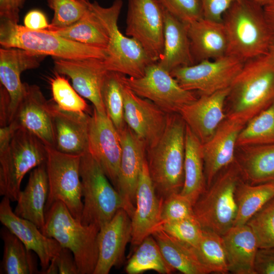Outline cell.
<instances>
[{
  "label": "cell",
  "instance_id": "f5cc1de1",
  "mask_svg": "<svg viewBox=\"0 0 274 274\" xmlns=\"http://www.w3.org/2000/svg\"><path fill=\"white\" fill-rule=\"evenodd\" d=\"M266 20L274 35V0L263 7Z\"/></svg>",
  "mask_w": 274,
  "mask_h": 274
},
{
  "label": "cell",
  "instance_id": "5b68a950",
  "mask_svg": "<svg viewBox=\"0 0 274 274\" xmlns=\"http://www.w3.org/2000/svg\"><path fill=\"white\" fill-rule=\"evenodd\" d=\"M1 47L16 48L64 59H106L107 49L71 41L47 29L33 30L1 19Z\"/></svg>",
  "mask_w": 274,
  "mask_h": 274
},
{
  "label": "cell",
  "instance_id": "6da1fadb",
  "mask_svg": "<svg viewBox=\"0 0 274 274\" xmlns=\"http://www.w3.org/2000/svg\"><path fill=\"white\" fill-rule=\"evenodd\" d=\"M274 102V63L268 54L250 59L229 87L226 118L245 124Z\"/></svg>",
  "mask_w": 274,
  "mask_h": 274
},
{
  "label": "cell",
  "instance_id": "7dc6e473",
  "mask_svg": "<svg viewBox=\"0 0 274 274\" xmlns=\"http://www.w3.org/2000/svg\"><path fill=\"white\" fill-rule=\"evenodd\" d=\"M254 274H274V247L258 248L254 263Z\"/></svg>",
  "mask_w": 274,
  "mask_h": 274
},
{
  "label": "cell",
  "instance_id": "74e56055",
  "mask_svg": "<svg viewBox=\"0 0 274 274\" xmlns=\"http://www.w3.org/2000/svg\"><path fill=\"white\" fill-rule=\"evenodd\" d=\"M274 143V102L251 119L240 131L236 147Z\"/></svg>",
  "mask_w": 274,
  "mask_h": 274
},
{
  "label": "cell",
  "instance_id": "d590c367",
  "mask_svg": "<svg viewBox=\"0 0 274 274\" xmlns=\"http://www.w3.org/2000/svg\"><path fill=\"white\" fill-rule=\"evenodd\" d=\"M154 270L160 274H170L176 271L163 257L154 237L150 235L137 246L125 267L128 274H140Z\"/></svg>",
  "mask_w": 274,
  "mask_h": 274
},
{
  "label": "cell",
  "instance_id": "d6986e66",
  "mask_svg": "<svg viewBox=\"0 0 274 274\" xmlns=\"http://www.w3.org/2000/svg\"><path fill=\"white\" fill-rule=\"evenodd\" d=\"M131 218L123 209L100 227L97 235L98 256L93 274H108L123 261L126 247L131 238Z\"/></svg>",
  "mask_w": 274,
  "mask_h": 274
},
{
  "label": "cell",
  "instance_id": "30bf717a",
  "mask_svg": "<svg viewBox=\"0 0 274 274\" xmlns=\"http://www.w3.org/2000/svg\"><path fill=\"white\" fill-rule=\"evenodd\" d=\"M122 79L136 94L152 101L168 114L179 113L183 107L198 97L194 91L183 88L157 62L148 65L140 77L122 75Z\"/></svg>",
  "mask_w": 274,
  "mask_h": 274
},
{
  "label": "cell",
  "instance_id": "ffe728a7",
  "mask_svg": "<svg viewBox=\"0 0 274 274\" xmlns=\"http://www.w3.org/2000/svg\"><path fill=\"white\" fill-rule=\"evenodd\" d=\"M10 201L7 197H3L1 201V222L15 235L27 249L36 253L40 260L41 273L43 274L61 247L56 240L44 235L33 222L17 215L12 210Z\"/></svg>",
  "mask_w": 274,
  "mask_h": 274
},
{
  "label": "cell",
  "instance_id": "816d5d0a",
  "mask_svg": "<svg viewBox=\"0 0 274 274\" xmlns=\"http://www.w3.org/2000/svg\"><path fill=\"white\" fill-rule=\"evenodd\" d=\"M19 128L18 125L14 121L6 126L1 127L0 153L7 149L16 131Z\"/></svg>",
  "mask_w": 274,
  "mask_h": 274
},
{
  "label": "cell",
  "instance_id": "db71d44e",
  "mask_svg": "<svg viewBox=\"0 0 274 274\" xmlns=\"http://www.w3.org/2000/svg\"><path fill=\"white\" fill-rule=\"evenodd\" d=\"M58 273V268L54 256L51 259L47 269L43 274H57Z\"/></svg>",
  "mask_w": 274,
  "mask_h": 274
},
{
  "label": "cell",
  "instance_id": "277c9868",
  "mask_svg": "<svg viewBox=\"0 0 274 274\" xmlns=\"http://www.w3.org/2000/svg\"><path fill=\"white\" fill-rule=\"evenodd\" d=\"M99 229L94 224H83L62 201H57L46 211L45 223L40 229L44 235L72 252L80 274H93L98 256Z\"/></svg>",
  "mask_w": 274,
  "mask_h": 274
},
{
  "label": "cell",
  "instance_id": "ba28073f",
  "mask_svg": "<svg viewBox=\"0 0 274 274\" xmlns=\"http://www.w3.org/2000/svg\"><path fill=\"white\" fill-rule=\"evenodd\" d=\"M46 158V145L27 130L18 129L8 147L0 153V195L16 201L24 176Z\"/></svg>",
  "mask_w": 274,
  "mask_h": 274
},
{
  "label": "cell",
  "instance_id": "44dd1931",
  "mask_svg": "<svg viewBox=\"0 0 274 274\" xmlns=\"http://www.w3.org/2000/svg\"><path fill=\"white\" fill-rule=\"evenodd\" d=\"M46 56L16 48H0V81L9 96V124L13 119L24 92L21 73L38 68Z\"/></svg>",
  "mask_w": 274,
  "mask_h": 274
},
{
  "label": "cell",
  "instance_id": "ee69618b",
  "mask_svg": "<svg viewBox=\"0 0 274 274\" xmlns=\"http://www.w3.org/2000/svg\"><path fill=\"white\" fill-rule=\"evenodd\" d=\"M193 206L191 202L180 192L168 196L162 200L160 227L166 223L194 216Z\"/></svg>",
  "mask_w": 274,
  "mask_h": 274
},
{
  "label": "cell",
  "instance_id": "e0dca14e",
  "mask_svg": "<svg viewBox=\"0 0 274 274\" xmlns=\"http://www.w3.org/2000/svg\"><path fill=\"white\" fill-rule=\"evenodd\" d=\"M56 73L68 76L80 95L89 100L98 112L106 114L101 97V88L108 71L104 59H64L54 58Z\"/></svg>",
  "mask_w": 274,
  "mask_h": 274
},
{
  "label": "cell",
  "instance_id": "4316f807",
  "mask_svg": "<svg viewBox=\"0 0 274 274\" xmlns=\"http://www.w3.org/2000/svg\"><path fill=\"white\" fill-rule=\"evenodd\" d=\"M188 32L195 63L227 55L228 41L222 21L202 18L188 24Z\"/></svg>",
  "mask_w": 274,
  "mask_h": 274
},
{
  "label": "cell",
  "instance_id": "5bb4252c",
  "mask_svg": "<svg viewBox=\"0 0 274 274\" xmlns=\"http://www.w3.org/2000/svg\"><path fill=\"white\" fill-rule=\"evenodd\" d=\"M88 152L116 188L122 154L119 134L108 115L94 107L89 125Z\"/></svg>",
  "mask_w": 274,
  "mask_h": 274
},
{
  "label": "cell",
  "instance_id": "7c38bea8",
  "mask_svg": "<svg viewBox=\"0 0 274 274\" xmlns=\"http://www.w3.org/2000/svg\"><path fill=\"white\" fill-rule=\"evenodd\" d=\"M164 9L158 0H128L126 35L157 62L163 52Z\"/></svg>",
  "mask_w": 274,
  "mask_h": 274
},
{
  "label": "cell",
  "instance_id": "f1b7e54d",
  "mask_svg": "<svg viewBox=\"0 0 274 274\" xmlns=\"http://www.w3.org/2000/svg\"><path fill=\"white\" fill-rule=\"evenodd\" d=\"M49 190L45 162L30 173L25 188L19 193L14 213L41 229L45 223V207Z\"/></svg>",
  "mask_w": 274,
  "mask_h": 274
},
{
  "label": "cell",
  "instance_id": "836d02e7",
  "mask_svg": "<svg viewBox=\"0 0 274 274\" xmlns=\"http://www.w3.org/2000/svg\"><path fill=\"white\" fill-rule=\"evenodd\" d=\"M1 236L4 242L1 273H41L33 251L27 249L15 235L4 226L1 230Z\"/></svg>",
  "mask_w": 274,
  "mask_h": 274
},
{
  "label": "cell",
  "instance_id": "7bdbcfd3",
  "mask_svg": "<svg viewBox=\"0 0 274 274\" xmlns=\"http://www.w3.org/2000/svg\"><path fill=\"white\" fill-rule=\"evenodd\" d=\"M159 228L179 241L194 247L199 242L203 231V229L194 216L164 223Z\"/></svg>",
  "mask_w": 274,
  "mask_h": 274
},
{
  "label": "cell",
  "instance_id": "d4e9b609",
  "mask_svg": "<svg viewBox=\"0 0 274 274\" xmlns=\"http://www.w3.org/2000/svg\"><path fill=\"white\" fill-rule=\"evenodd\" d=\"M244 126L226 118L211 138L202 144L207 188L222 169L234 161L237 138Z\"/></svg>",
  "mask_w": 274,
  "mask_h": 274
},
{
  "label": "cell",
  "instance_id": "cb8c5ba5",
  "mask_svg": "<svg viewBox=\"0 0 274 274\" xmlns=\"http://www.w3.org/2000/svg\"><path fill=\"white\" fill-rule=\"evenodd\" d=\"M117 22L115 21L111 26L107 56L104 59L106 67L108 71L128 77H140L147 66L155 62L138 41L121 32Z\"/></svg>",
  "mask_w": 274,
  "mask_h": 274
},
{
  "label": "cell",
  "instance_id": "681fc988",
  "mask_svg": "<svg viewBox=\"0 0 274 274\" xmlns=\"http://www.w3.org/2000/svg\"><path fill=\"white\" fill-rule=\"evenodd\" d=\"M26 0H0V18L18 23L19 13Z\"/></svg>",
  "mask_w": 274,
  "mask_h": 274
},
{
  "label": "cell",
  "instance_id": "bcb514c9",
  "mask_svg": "<svg viewBox=\"0 0 274 274\" xmlns=\"http://www.w3.org/2000/svg\"><path fill=\"white\" fill-rule=\"evenodd\" d=\"M239 0H200L203 18L222 22L224 14L231 5Z\"/></svg>",
  "mask_w": 274,
  "mask_h": 274
},
{
  "label": "cell",
  "instance_id": "1f68e13d",
  "mask_svg": "<svg viewBox=\"0 0 274 274\" xmlns=\"http://www.w3.org/2000/svg\"><path fill=\"white\" fill-rule=\"evenodd\" d=\"M202 143L186 125L184 181L180 193L193 204L207 189Z\"/></svg>",
  "mask_w": 274,
  "mask_h": 274
},
{
  "label": "cell",
  "instance_id": "9c48e42d",
  "mask_svg": "<svg viewBox=\"0 0 274 274\" xmlns=\"http://www.w3.org/2000/svg\"><path fill=\"white\" fill-rule=\"evenodd\" d=\"M46 146V167L49 194L46 211L57 201H62L71 214L81 221L83 201L80 162L82 155L66 154Z\"/></svg>",
  "mask_w": 274,
  "mask_h": 274
},
{
  "label": "cell",
  "instance_id": "603a6c76",
  "mask_svg": "<svg viewBox=\"0 0 274 274\" xmlns=\"http://www.w3.org/2000/svg\"><path fill=\"white\" fill-rule=\"evenodd\" d=\"M162 200L156 192L146 159L139 177L135 210L131 217L132 246H138L159 228Z\"/></svg>",
  "mask_w": 274,
  "mask_h": 274
},
{
  "label": "cell",
  "instance_id": "4dcf8cb0",
  "mask_svg": "<svg viewBox=\"0 0 274 274\" xmlns=\"http://www.w3.org/2000/svg\"><path fill=\"white\" fill-rule=\"evenodd\" d=\"M236 149L235 161L245 182L251 185L274 182V143Z\"/></svg>",
  "mask_w": 274,
  "mask_h": 274
},
{
  "label": "cell",
  "instance_id": "8d00e7d4",
  "mask_svg": "<svg viewBox=\"0 0 274 274\" xmlns=\"http://www.w3.org/2000/svg\"><path fill=\"white\" fill-rule=\"evenodd\" d=\"M194 248L200 261L209 273L229 272L222 235L211 230L203 229L200 240Z\"/></svg>",
  "mask_w": 274,
  "mask_h": 274
},
{
  "label": "cell",
  "instance_id": "3957f363",
  "mask_svg": "<svg viewBox=\"0 0 274 274\" xmlns=\"http://www.w3.org/2000/svg\"><path fill=\"white\" fill-rule=\"evenodd\" d=\"M222 22L228 41L227 55L245 62L268 54L274 35L263 7L252 0H239L224 14Z\"/></svg>",
  "mask_w": 274,
  "mask_h": 274
},
{
  "label": "cell",
  "instance_id": "484cf974",
  "mask_svg": "<svg viewBox=\"0 0 274 274\" xmlns=\"http://www.w3.org/2000/svg\"><path fill=\"white\" fill-rule=\"evenodd\" d=\"M54 147L61 152L82 155L88 151L91 114L67 112L53 103Z\"/></svg>",
  "mask_w": 274,
  "mask_h": 274
},
{
  "label": "cell",
  "instance_id": "2e32d148",
  "mask_svg": "<svg viewBox=\"0 0 274 274\" xmlns=\"http://www.w3.org/2000/svg\"><path fill=\"white\" fill-rule=\"evenodd\" d=\"M122 92L126 124L144 142L147 149L161 136L168 114L150 100L136 94L124 83Z\"/></svg>",
  "mask_w": 274,
  "mask_h": 274
},
{
  "label": "cell",
  "instance_id": "ab89813d",
  "mask_svg": "<svg viewBox=\"0 0 274 274\" xmlns=\"http://www.w3.org/2000/svg\"><path fill=\"white\" fill-rule=\"evenodd\" d=\"M50 85L53 99L59 109L78 113H92L86 102L64 77L56 73L51 78Z\"/></svg>",
  "mask_w": 274,
  "mask_h": 274
},
{
  "label": "cell",
  "instance_id": "8fae6325",
  "mask_svg": "<svg viewBox=\"0 0 274 274\" xmlns=\"http://www.w3.org/2000/svg\"><path fill=\"white\" fill-rule=\"evenodd\" d=\"M245 62L226 55L177 68L170 73L184 89L209 95L229 88Z\"/></svg>",
  "mask_w": 274,
  "mask_h": 274
},
{
  "label": "cell",
  "instance_id": "4fadbf2b",
  "mask_svg": "<svg viewBox=\"0 0 274 274\" xmlns=\"http://www.w3.org/2000/svg\"><path fill=\"white\" fill-rule=\"evenodd\" d=\"M122 6V0H115L108 7L89 0L85 13L78 21L65 27L46 29L71 41L107 49L111 25L118 20Z\"/></svg>",
  "mask_w": 274,
  "mask_h": 274
},
{
  "label": "cell",
  "instance_id": "7402d4cb",
  "mask_svg": "<svg viewBox=\"0 0 274 274\" xmlns=\"http://www.w3.org/2000/svg\"><path fill=\"white\" fill-rule=\"evenodd\" d=\"M229 88L209 95H201L183 107L179 114L202 144L213 135L226 118L225 103Z\"/></svg>",
  "mask_w": 274,
  "mask_h": 274
},
{
  "label": "cell",
  "instance_id": "b9f144b4",
  "mask_svg": "<svg viewBox=\"0 0 274 274\" xmlns=\"http://www.w3.org/2000/svg\"><path fill=\"white\" fill-rule=\"evenodd\" d=\"M89 0H47L54 11L48 28H63L78 21L85 13Z\"/></svg>",
  "mask_w": 274,
  "mask_h": 274
},
{
  "label": "cell",
  "instance_id": "11a10c76",
  "mask_svg": "<svg viewBox=\"0 0 274 274\" xmlns=\"http://www.w3.org/2000/svg\"><path fill=\"white\" fill-rule=\"evenodd\" d=\"M268 54L274 63V40L270 46Z\"/></svg>",
  "mask_w": 274,
  "mask_h": 274
},
{
  "label": "cell",
  "instance_id": "60d3db41",
  "mask_svg": "<svg viewBox=\"0 0 274 274\" xmlns=\"http://www.w3.org/2000/svg\"><path fill=\"white\" fill-rule=\"evenodd\" d=\"M253 232L258 248L274 247V197L247 221Z\"/></svg>",
  "mask_w": 274,
  "mask_h": 274
},
{
  "label": "cell",
  "instance_id": "f6af8a7d",
  "mask_svg": "<svg viewBox=\"0 0 274 274\" xmlns=\"http://www.w3.org/2000/svg\"><path fill=\"white\" fill-rule=\"evenodd\" d=\"M164 10L180 21L189 24L203 18L200 0H158Z\"/></svg>",
  "mask_w": 274,
  "mask_h": 274
},
{
  "label": "cell",
  "instance_id": "9f6ffc18",
  "mask_svg": "<svg viewBox=\"0 0 274 274\" xmlns=\"http://www.w3.org/2000/svg\"><path fill=\"white\" fill-rule=\"evenodd\" d=\"M262 7H264L272 0H252Z\"/></svg>",
  "mask_w": 274,
  "mask_h": 274
},
{
  "label": "cell",
  "instance_id": "d6a6232c",
  "mask_svg": "<svg viewBox=\"0 0 274 274\" xmlns=\"http://www.w3.org/2000/svg\"><path fill=\"white\" fill-rule=\"evenodd\" d=\"M152 235L163 257L175 270L184 274L210 273L200 261L194 247L179 241L160 228L156 230Z\"/></svg>",
  "mask_w": 274,
  "mask_h": 274
},
{
  "label": "cell",
  "instance_id": "f35d334b",
  "mask_svg": "<svg viewBox=\"0 0 274 274\" xmlns=\"http://www.w3.org/2000/svg\"><path fill=\"white\" fill-rule=\"evenodd\" d=\"M122 75L108 71L101 88V97L107 115L118 132L126 126L124 119Z\"/></svg>",
  "mask_w": 274,
  "mask_h": 274
},
{
  "label": "cell",
  "instance_id": "8992f818",
  "mask_svg": "<svg viewBox=\"0 0 274 274\" xmlns=\"http://www.w3.org/2000/svg\"><path fill=\"white\" fill-rule=\"evenodd\" d=\"M242 179L235 161L224 167L193 204L202 228L223 235L234 226L237 215L236 187Z\"/></svg>",
  "mask_w": 274,
  "mask_h": 274
},
{
  "label": "cell",
  "instance_id": "c3c4849f",
  "mask_svg": "<svg viewBox=\"0 0 274 274\" xmlns=\"http://www.w3.org/2000/svg\"><path fill=\"white\" fill-rule=\"evenodd\" d=\"M59 274H80L78 266L72 252L68 249L61 247L54 256Z\"/></svg>",
  "mask_w": 274,
  "mask_h": 274
},
{
  "label": "cell",
  "instance_id": "52a82bcc",
  "mask_svg": "<svg viewBox=\"0 0 274 274\" xmlns=\"http://www.w3.org/2000/svg\"><path fill=\"white\" fill-rule=\"evenodd\" d=\"M80 176L83 198L81 222L100 227L123 209L121 198L88 151L81 156Z\"/></svg>",
  "mask_w": 274,
  "mask_h": 274
},
{
  "label": "cell",
  "instance_id": "83f0119b",
  "mask_svg": "<svg viewBox=\"0 0 274 274\" xmlns=\"http://www.w3.org/2000/svg\"><path fill=\"white\" fill-rule=\"evenodd\" d=\"M188 25L164 10L163 50L157 62L169 73L177 68L195 64Z\"/></svg>",
  "mask_w": 274,
  "mask_h": 274
},
{
  "label": "cell",
  "instance_id": "f907efd6",
  "mask_svg": "<svg viewBox=\"0 0 274 274\" xmlns=\"http://www.w3.org/2000/svg\"><path fill=\"white\" fill-rule=\"evenodd\" d=\"M24 26L33 30L47 29L49 26L45 14L39 10L29 11L24 18Z\"/></svg>",
  "mask_w": 274,
  "mask_h": 274
},
{
  "label": "cell",
  "instance_id": "9a60e30c",
  "mask_svg": "<svg viewBox=\"0 0 274 274\" xmlns=\"http://www.w3.org/2000/svg\"><path fill=\"white\" fill-rule=\"evenodd\" d=\"M118 133L122 154L116 189L121 198L123 209L131 218L135 208L139 177L146 159V146L127 125Z\"/></svg>",
  "mask_w": 274,
  "mask_h": 274
},
{
  "label": "cell",
  "instance_id": "ac0fdd59",
  "mask_svg": "<svg viewBox=\"0 0 274 274\" xmlns=\"http://www.w3.org/2000/svg\"><path fill=\"white\" fill-rule=\"evenodd\" d=\"M52 105L38 86L24 83L23 95L12 121L36 135L46 146L54 147Z\"/></svg>",
  "mask_w": 274,
  "mask_h": 274
},
{
  "label": "cell",
  "instance_id": "7a4b0ae2",
  "mask_svg": "<svg viewBox=\"0 0 274 274\" xmlns=\"http://www.w3.org/2000/svg\"><path fill=\"white\" fill-rule=\"evenodd\" d=\"M186 129L179 113L168 114L161 136L146 149L149 175L157 195L163 199L180 192L183 186Z\"/></svg>",
  "mask_w": 274,
  "mask_h": 274
},
{
  "label": "cell",
  "instance_id": "e575fe53",
  "mask_svg": "<svg viewBox=\"0 0 274 274\" xmlns=\"http://www.w3.org/2000/svg\"><path fill=\"white\" fill-rule=\"evenodd\" d=\"M274 197V182L251 185L242 179L235 191L237 215L235 225L246 224L250 218Z\"/></svg>",
  "mask_w": 274,
  "mask_h": 274
},
{
  "label": "cell",
  "instance_id": "f546056e",
  "mask_svg": "<svg viewBox=\"0 0 274 274\" xmlns=\"http://www.w3.org/2000/svg\"><path fill=\"white\" fill-rule=\"evenodd\" d=\"M229 272L254 274V263L258 247L256 237L248 225H235L222 235Z\"/></svg>",
  "mask_w": 274,
  "mask_h": 274
}]
</instances>
